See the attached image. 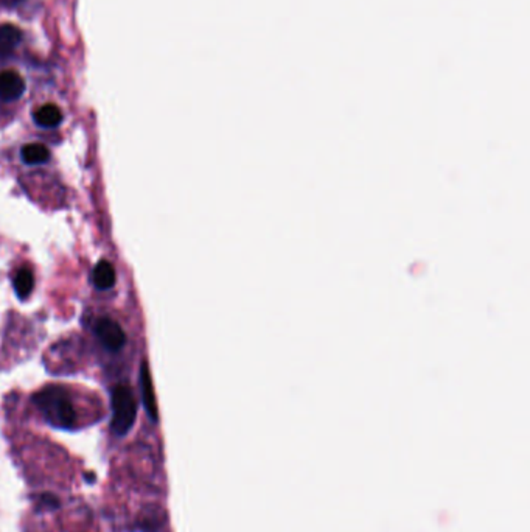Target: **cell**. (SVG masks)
Segmentation results:
<instances>
[{
  "instance_id": "2",
  "label": "cell",
  "mask_w": 530,
  "mask_h": 532,
  "mask_svg": "<svg viewBox=\"0 0 530 532\" xmlns=\"http://www.w3.org/2000/svg\"><path fill=\"white\" fill-rule=\"evenodd\" d=\"M137 403L128 386H117L113 392V420L110 428L117 436L128 434L136 422Z\"/></svg>"
},
{
  "instance_id": "6",
  "label": "cell",
  "mask_w": 530,
  "mask_h": 532,
  "mask_svg": "<svg viewBox=\"0 0 530 532\" xmlns=\"http://www.w3.org/2000/svg\"><path fill=\"white\" fill-rule=\"evenodd\" d=\"M21 39L22 31L18 27L10 26V23L0 26V58L11 57Z\"/></svg>"
},
{
  "instance_id": "9",
  "label": "cell",
  "mask_w": 530,
  "mask_h": 532,
  "mask_svg": "<svg viewBox=\"0 0 530 532\" xmlns=\"http://www.w3.org/2000/svg\"><path fill=\"white\" fill-rule=\"evenodd\" d=\"M22 161L28 165H41L50 159L49 148L42 144H28L22 147Z\"/></svg>"
},
{
  "instance_id": "1",
  "label": "cell",
  "mask_w": 530,
  "mask_h": 532,
  "mask_svg": "<svg viewBox=\"0 0 530 532\" xmlns=\"http://www.w3.org/2000/svg\"><path fill=\"white\" fill-rule=\"evenodd\" d=\"M33 403L52 426L61 430H70L75 426L76 412L64 387L47 386L33 395Z\"/></svg>"
},
{
  "instance_id": "11",
  "label": "cell",
  "mask_w": 530,
  "mask_h": 532,
  "mask_svg": "<svg viewBox=\"0 0 530 532\" xmlns=\"http://www.w3.org/2000/svg\"><path fill=\"white\" fill-rule=\"evenodd\" d=\"M19 2H22V0H0V6H14Z\"/></svg>"
},
{
  "instance_id": "7",
  "label": "cell",
  "mask_w": 530,
  "mask_h": 532,
  "mask_svg": "<svg viewBox=\"0 0 530 532\" xmlns=\"http://www.w3.org/2000/svg\"><path fill=\"white\" fill-rule=\"evenodd\" d=\"M33 118L36 125L42 126V128H54V126H58L62 122V113L57 105L47 103V105L35 111Z\"/></svg>"
},
{
  "instance_id": "8",
  "label": "cell",
  "mask_w": 530,
  "mask_h": 532,
  "mask_svg": "<svg viewBox=\"0 0 530 532\" xmlns=\"http://www.w3.org/2000/svg\"><path fill=\"white\" fill-rule=\"evenodd\" d=\"M93 283L98 290H109L115 283V271L114 266L108 260L98 261V265L93 269Z\"/></svg>"
},
{
  "instance_id": "5",
  "label": "cell",
  "mask_w": 530,
  "mask_h": 532,
  "mask_svg": "<svg viewBox=\"0 0 530 532\" xmlns=\"http://www.w3.org/2000/svg\"><path fill=\"white\" fill-rule=\"evenodd\" d=\"M140 387H142V399H144V407L148 412V416L153 420V422H157L156 395H154L151 374H149L146 363L142 364V369H140Z\"/></svg>"
},
{
  "instance_id": "3",
  "label": "cell",
  "mask_w": 530,
  "mask_h": 532,
  "mask_svg": "<svg viewBox=\"0 0 530 532\" xmlns=\"http://www.w3.org/2000/svg\"><path fill=\"white\" fill-rule=\"evenodd\" d=\"M95 335H97L100 343L110 352L120 351L126 343L123 329L115 321L109 319V317H101V319L97 321V324H95Z\"/></svg>"
},
{
  "instance_id": "10",
  "label": "cell",
  "mask_w": 530,
  "mask_h": 532,
  "mask_svg": "<svg viewBox=\"0 0 530 532\" xmlns=\"http://www.w3.org/2000/svg\"><path fill=\"white\" fill-rule=\"evenodd\" d=\"M35 287V277L33 273L28 268H22L21 271L14 277V290L16 295L21 299H27Z\"/></svg>"
},
{
  "instance_id": "4",
  "label": "cell",
  "mask_w": 530,
  "mask_h": 532,
  "mask_svg": "<svg viewBox=\"0 0 530 532\" xmlns=\"http://www.w3.org/2000/svg\"><path fill=\"white\" fill-rule=\"evenodd\" d=\"M25 92V81L14 70L0 72V100L14 101L21 98Z\"/></svg>"
}]
</instances>
